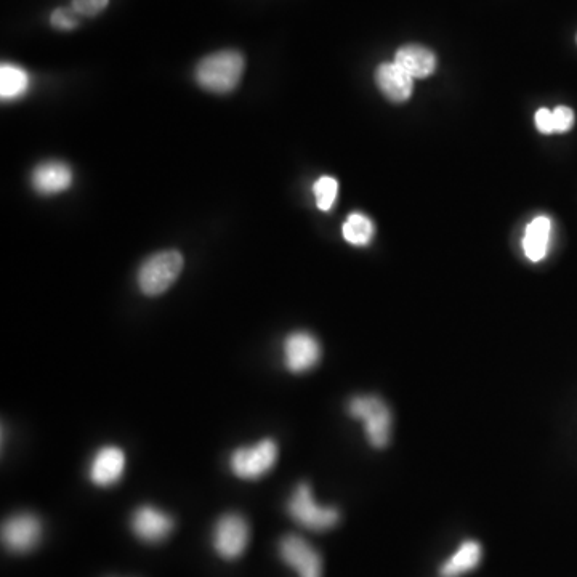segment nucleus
I'll return each instance as SVG.
<instances>
[{
	"label": "nucleus",
	"instance_id": "4",
	"mask_svg": "<svg viewBox=\"0 0 577 577\" xmlns=\"http://www.w3.org/2000/svg\"><path fill=\"white\" fill-rule=\"evenodd\" d=\"M287 512L292 520L311 531H327L334 528L340 520L339 510L319 505L311 494L310 486L305 483L295 488L287 502Z\"/></svg>",
	"mask_w": 577,
	"mask_h": 577
},
{
	"label": "nucleus",
	"instance_id": "7",
	"mask_svg": "<svg viewBox=\"0 0 577 577\" xmlns=\"http://www.w3.org/2000/svg\"><path fill=\"white\" fill-rule=\"evenodd\" d=\"M42 523L33 513H18L5 521L2 541L10 552L28 553L36 549L42 539Z\"/></svg>",
	"mask_w": 577,
	"mask_h": 577
},
{
	"label": "nucleus",
	"instance_id": "10",
	"mask_svg": "<svg viewBox=\"0 0 577 577\" xmlns=\"http://www.w3.org/2000/svg\"><path fill=\"white\" fill-rule=\"evenodd\" d=\"M130 526L134 531L135 536L142 541L156 544L169 537L174 529V520L166 512L151 507V505H143L140 509L135 510L130 520Z\"/></svg>",
	"mask_w": 577,
	"mask_h": 577
},
{
	"label": "nucleus",
	"instance_id": "5",
	"mask_svg": "<svg viewBox=\"0 0 577 577\" xmlns=\"http://www.w3.org/2000/svg\"><path fill=\"white\" fill-rule=\"evenodd\" d=\"M278 454L275 441L262 440L254 446L236 449L230 459L231 470L236 477L257 480L275 467Z\"/></svg>",
	"mask_w": 577,
	"mask_h": 577
},
{
	"label": "nucleus",
	"instance_id": "17",
	"mask_svg": "<svg viewBox=\"0 0 577 577\" xmlns=\"http://www.w3.org/2000/svg\"><path fill=\"white\" fill-rule=\"evenodd\" d=\"M29 89V76L25 69L4 63L0 66V95L2 100H17Z\"/></svg>",
	"mask_w": 577,
	"mask_h": 577
},
{
	"label": "nucleus",
	"instance_id": "14",
	"mask_svg": "<svg viewBox=\"0 0 577 577\" xmlns=\"http://www.w3.org/2000/svg\"><path fill=\"white\" fill-rule=\"evenodd\" d=\"M395 63L412 77V79H425L433 74L436 68L435 53L422 45H404L396 52Z\"/></svg>",
	"mask_w": 577,
	"mask_h": 577
},
{
	"label": "nucleus",
	"instance_id": "12",
	"mask_svg": "<svg viewBox=\"0 0 577 577\" xmlns=\"http://www.w3.org/2000/svg\"><path fill=\"white\" fill-rule=\"evenodd\" d=\"M376 84L388 100L403 103L411 98L414 79L393 61L377 68Z\"/></svg>",
	"mask_w": 577,
	"mask_h": 577
},
{
	"label": "nucleus",
	"instance_id": "21",
	"mask_svg": "<svg viewBox=\"0 0 577 577\" xmlns=\"http://www.w3.org/2000/svg\"><path fill=\"white\" fill-rule=\"evenodd\" d=\"M109 0H73V10L84 17H95L108 7Z\"/></svg>",
	"mask_w": 577,
	"mask_h": 577
},
{
	"label": "nucleus",
	"instance_id": "18",
	"mask_svg": "<svg viewBox=\"0 0 577 577\" xmlns=\"http://www.w3.org/2000/svg\"><path fill=\"white\" fill-rule=\"evenodd\" d=\"M342 235L353 246H368L374 236V225L366 215L352 214L343 223Z\"/></svg>",
	"mask_w": 577,
	"mask_h": 577
},
{
	"label": "nucleus",
	"instance_id": "1",
	"mask_svg": "<svg viewBox=\"0 0 577 577\" xmlns=\"http://www.w3.org/2000/svg\"><path fill=\"white\" fill-rule=\"evenodd\" d=\"M243 73V55L236 50H222L199 61L196 81L209 92L228 93L238 87Z\"/></svg>",
	"mask_w": 577,
	"mask_h": 577
},
{
	"label": "nucleus",
	"instance_id": "13",
	"mask_svg": "<svg viewBox=\"0 0 577 577\" xmlns=\"http://www.w3.org/2000/svg\"><path fill=\"white\" fill-rule=\"evenodd\" d=\"M34 190L41 194H58L73 185V170L65 162L49 161L34 169L31 177Z\"/></svg>",
	"mask_w": 577,
	"mask_h": 577
},
{
	"label": "nucleus",
	"instance_id": "19",
	"mask_svg": "<svg viewBox=\"0 0 577 577\" xmlns=\"http://www.w3.org/2000/svg\"><path fill=\"white\" fill-rule=\"evenodd\" d=\"M313 193H315L316 206H318V209L327 212V210L332 209L335 199H337L339 182H337L334 177L324 175V177L319 178L318 182L313 186Z\"/></svg>",
	"mask_w": 577,
	"mask_h": 577
},
{
	"label": "nucleus",
	"instance_id": "3",
	"mask_svg": "<svg viewBox=\"0 0 577 577\" xmlns=\"http://www.w3.org/2000/svg\"><path fill=\"white\" fill-rule=\"evenodd\" d=\"M183 255L178 251H162L151 255L138 270V287L145 295H161L182 273Z\"/></svg>",
	"mask_w": 577,
	"mask_h": 577
},
{
	"label": "nucleus",
	"instance_id": "9",
	"mask_svg": "<svg viewBox=\"0 0 577 577\" xmlns=\"http://www.w3.org/2000/svg\"><path fill=\"white\" fill-rule=\"evenodd\" d=\"M321 360V345L310 332H292L284 340V364L294 374L311 371Z\"/></svg>",
	"mask_w": 577,
	"mask_h": 577
},
{
	"label": "nucleus",
	"instance_id": "15",
	"mask_svg": "<svg viewBox=\"0 0 577 577\" xmlns=\"http://www.w3.org/2000/svg\"><path fill=\"white\" fill-rule=\"evenodd\" d=\"M552 222L549 217H537L526 226L523 251L531 262H541L549 251Z\"/></svg>",
	"mask_w": 577,
	"mask_h": 577
},
{
	"label": "nucleus",
	"instance_id": "8",
	"mask_svg": "<svg viewBox=\"0 0 577 577\" xmlns=\"http://www.w3.org/2000/svg\"><path fill=\"white\" fill-rule=\"evenodd\" d=\"M279 555L299 577H323L321 555L302 537L294 534L283 537L279 542Z\"/></svg>",
	"mask_w": 577,
	"mask_h": 577
},
{
	"label": "nucleus",
	"instance_id": "2",
	"mask_svg": "<svg viewBox=\"0 0 577 577\" xmlns=\"http://www.w3.org/2000/svg\"><path fill=\"white\" fill-rule=\"evenodd\" d=\"M348 412L363 422L364 432L374 448L382 449L387 446L392 438L393 417L392 411L382 398L372 395L355 396L348 403Z\"/></svg>",
	"mask_w": 577,
	"mask_h": 577
},
{
	"label": "nucleus",
	"instance_id": "20",
	"mask_svg": "<svg viewBox=\"0 0 577 577\" xmlns=\"http://www.w3.org/2000/svg\"><path fill=\"white\" fill-rule=\"evenodd\" d=\"M552 114L555 134H566L573 129L574 121H576L573 109L568 108V106H557L553 109Z\"/></svg>",
	"mask_w": 577,
	"mask_h": 577
},
{
	"label": "nucleus",
	"instance_id": "22",
	"mask_svg": "<svg viewBox=\"0 0 577 577\" xmlns=\"http://www.w3.org/2000/svg\"><path fill=\"white\" fill-rule=\"evenodd\" d=\"M50 23L53 28L61 29V31H69L77 26L76 12L74 10L57 9L50 17Z\"/></svg>",
	"mask_w": 577,
	"mask_h": 577
},
{
	"label": "nucleus",
	"instance_id": "11",
	"mask_svg": "<svg viewBox=\"0 0 577 577\" xmlns=\"http://www.w3.org/2000/svg\"><path fill=\"white\" fill-rule=\"evenodd\" d=\"M126 470V454L116 446H105L95 452L89 467L90 480L101 488L113 486L121 480Z\"/></svg>",
	"mask_w": 577,
	"mask_h": 577
},
{
	"label": "nucleus",
	"instance_id": "23",
	"mask_svg": "<svg viewBox=\"0 0 577 577\" xmlns=\"http://www.w3.org/2000/svg\"><path fill=\"white\" fill-rule=\"evenodd\" d=\"M534 121H536L537 130H539L541 134H555V130H553V114L550 109H539V111L536 113V116H534Z\"/></svg>",
	"mask_w": 577,
	"mask_h": 577
},
{
	"label": "nucleus",
	"instance_id": "6",
	"mask_svg": "<svg viewBox=\"0 0 577 577\" xmlns=\"http://www.w3.org/2000/svg\"><path fill=\"white\" fill-rule=\"evenodd\" d=\"M249 525L238 513H228L217 521L214 529V547L220 557L235 560L241 557L249 544Z\"/></svg>",
	"mask_w": 577,
	"mask_h": 577
},
{
	"label": "nucleus",
	"instance_id": "16",
	"mask_svg": "<svg viewBox=\"0 0 577 577\" xmlns=\"http://www.w3.org/2000/svg\"><path fill=\"white\" fill-rule=\"evenodd\" d=\"M483 557L480 542L465 541L449 560L444 561L440 573L443 577H460L477 568Z\"/></svg>",
	"mask_w": 577,
	"mask_h": 577
}]
</instances>
